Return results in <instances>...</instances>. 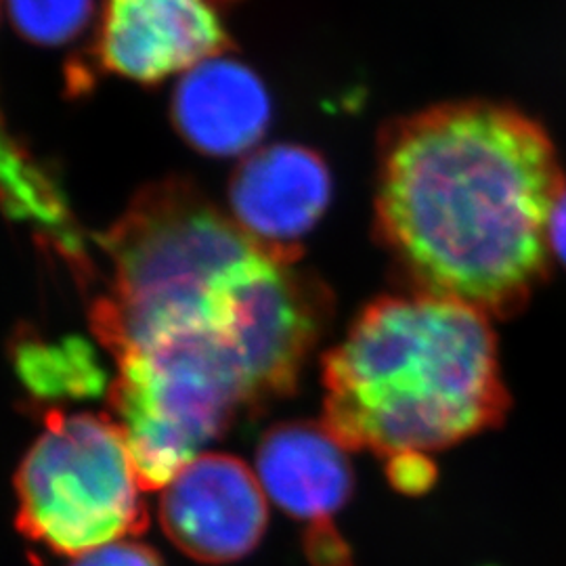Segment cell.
Here are the masks:
<instances>
[{
    "label": "cell",
    "instance_id": "9a60e30c",
    "mask_svg": "<svg viewBox=\"0 0 566 566\" xmlns=\"http://www.w3.org/2000/svg\"><path fill=\"white\" fill-rule=\"evenodd\" d=\"M70 566H164V563L158 552H154L151 547L130 539H118L82 552L74 556Z\"/></svg>",
    "mask_w": 566,
    "mask_h": 566
},
{
    "label": "cell",
    "instance_id": "4fadbf2b",
    "mask_svg": "<svg viewBox=\"0 0 566 566\" xmlns=\"http://www.w3.org/2000/svg\"><path fill=\"white\" fill-rule=\"evenodd\" d=\"M9 353L21 386L34 401L91 399L109 390L97 353L78 336L46 340L36 332H20Z\"/></svg>",
    "mask_w": 566,
    "mask_h": 566
},
{
    "label": "cell",
    "instance_id": "e0dca14e",
    "mask_svg": "<svg viewBox=\"0 0 566 566\" xmlns=\"http://www.w3.org/2000/svg\"><path fill=\"white\" fill-rule=\"evenodd\" d=\"M304 554L311 566H357L338 526L304 528Z\"/></svg>",
    "mask_w": 566,
    "mask_h": 566
},
{
    "label": "cell",
    "instance_id": "9c48e42d",
    "mask_svg": "<svg viewBox=\"0 0 566 566\" xmlns=\"http://www.w3.org/2000/svg\"><path fill=\"white\" fill-rule=\"evenodd\" d=\"M332 198L324 158L301 145H273L250 154L229 185L235 223L254 240L298 252V240L322 221Z\"/></svg>",
    "mask_w": 566,
    "mask_h": 566
},
{
    "label": "cell",
    "instance_id": "52a82bcc",
    "mask_svg": "<svg viewBox=\"0 0 566 566\" xmlns=\"http://www.w3.org/2000/svg\"><path fill=\"white\" fill-rule=\"evenodd\" d=\"M266 493L242 460L200 453L168 481L160 500L166 537L203 565H227L254 552L266 531Z\"/></svg>",
    "mask_w": 566,
    "mask_h": 566
},
{
    "label": "cell",
    "instance_id": "8992f818",
    "mask_svg": "<svg viewBox=\"0 0 566 566\" xmlns=\"http://www.w3.org/2000/svg\"><path fill=\"white\" fill-rule=\"evenodd\" d=\"M296 259L263 245L235 264L210 298V324L238 371L248 413L296 390L329 319L324 285Z\"/></svg>",
    "mask_w": 566,
    "mask_h": 566
},
{
    "label": "cell",
    "instance_id": "30bf717a",
    "mask_svg": "<svg viewBox=\"0 0 566 566\" xmlns=\"http://www.w3.org/2000/svg\"><path fill=\"white\" fill-rule=\"evenodd\" d=\"M264 493L306 528L336 525L355 493L348 449L324 422H282L264 432L256 453Z\"/></svg>",
    "mask_w": 566,
    "mask_h": 566
},
{
    "label": "cell",
    "instance_id": "2e32d148",
    "mask_svg": "<svg viewBox=\"0 0 566 566\" xmlns=\"http://www.w3.org/2000/svg\"><path fill=\"white\" fill-rule=\"evenodd\" d=\"M386 474L395 489L405 495H422L437 481V468L430 455L401 453L386 460Z\"/></svg>",
    "mask_w": 566,
    "mask_h": 566
},
{
    "label": "cell",
    "instance_id": "7a4b0ae2",
    "mask_svg": "<svg viewBox=\"0 0 566 566\" xmlns=\"http://www.w3.org/2000/svg\"><path fill=\"white\" fill-rule=\"evenodd\" d=\"M510 405L491 317L424 292L365 306L324 357L322 422L385 462L495 430Z\"/></svg>",
    "mask_w": 566,
    "mask_h": 566
},
{
    "label": "cell",
    "instance_id": "7c38bea8",
    "mask_svg": "<svg viewBox=\"0 0 566 566\" xmlns=\"http://www.w3.org/2000/svg\"><path fill=\"white\" fill-rule=\"evenodd\" d=\"M0 212L25 224L65 263L84 271L86 248L81 227L67 206L61 185L9 130L0 112Z\"/></svg>",
    "mask_w": 566,
    "mask_h": 566
},
{
    "label": "cell",
    "instance_id": "5b68a950",
    "mask_svg": "<svg viewBox=\"0 0 566 566\" xmlns=\"http://www.w3.org/2000/svg\"><path fill=\"white\" fill-rule=\"evenodd\" d=\"M42 422L15 479L21 533L70 556L142 533L145 489L118 422L57 407Z\"/></svg>",
    "mask_w": 566,
    "mask_h": 566
},
{
    "label": "cell",
    "instance_id": "ba28073f",
    "mask_svg": "<svg viewBox=\"0 0 566 566\" xmlns=\"http://www.w3.org/2000/svg\"><path fill=\"white\" fill-rule=\"evenodd\" d=\"M238 0H107L97 61L105 72L156 84L221 57L231 46L224 23Z\"/></svg>",
    "mask_w": 566,
    "mask_h": 566
},
{
    "label": "cell",
    "instance_id": "5bb4252c",
    "mask_svg": "<svg viewBox=\"0 0 566 566\" xmlns=\"http://www.w3.org/2000/svg\"><path fill=\"white\" fill-rule=\"evenodd\" d=\"M7 13L28 41L60 46L76 39L93 13V0H4Z\"/></svg>",
    "mask_w": 566,
    "mask_h": 566
},
{
    "label": "cell",
    "instance_id": "277c9868",
    "mask_svg": "<svg viewBox=\"0 0 566 566\" xmlns=\"http://www.w3.org/2000/svg\"><path fill=\"white\" fill-rule=\"evenodd\" d=\"M116 364L109 403L145 491L168 485L245 411L238 371L210 324L164 334Z\"/></svg>",
    "mask_w": 566,
    "mask_h": 566
},
{
    "label": "cell",
    "instance_id": "3957f363",
    "mask_svg": "<svg viewBox=\"0 0 566 566\" xmlns=\"http://www.w3.org/2000/svg\"><path fill=\"white\" fill-rule=\"evenodd\" d=\"M97 243L112 277L91 308V324L114 357L208 324L214 287L264 245L181 179L143 187Z\"/></svg>",
    "mask_w": 566,
    "mask_h": 566
},
{
    "label": "cell",
    "instance_id": "6da1fadb",
    "mask_svg": "<svg viewBox=\"0 0 566 566\" xmlns=\"http://www.w3.org/2000/svg\"><path fill=\"white\" fill-rule=\"evenodd\" d=\"M563 189L537 122L497 103H447L386 130L376 229L416 292L506 317L546 275Z\"/></svg>",
    "mask_w": 566,
    "mask_h": 566
},
{
    "label": "cell",
    "instance_id": "ac0fdd59",
    "mask_svg": "<svg viewBox=\"0 0 566 566\" xmlns=\"http://www.w3.org/2000/svg\"><path fill=\"white\" fill-rule=\"evenodd\" d=\"M547 245H549V254H554L558 263L566 266V187L558 196L549 214Z\"/></svg>",
    "mask_w": 566,
    "mask_h": 566
},
{
    "label": "cell",
    "instance_id": "8fae6325",
    "mask_svg": "<svg viewBox=\"0 0 566 566\" xmlns=\"http://www.w3.org/2000/svg\"><path fill=\"white\" fill-rule=\"evenodd\" d=\"M172 122L198 151L231 158L263 139L271 122V99L248 65L214 57L189 70L179 82Z\"/></svg>",
    "mask_w": 566,
    "mask_h": 566
}]
</instances>
